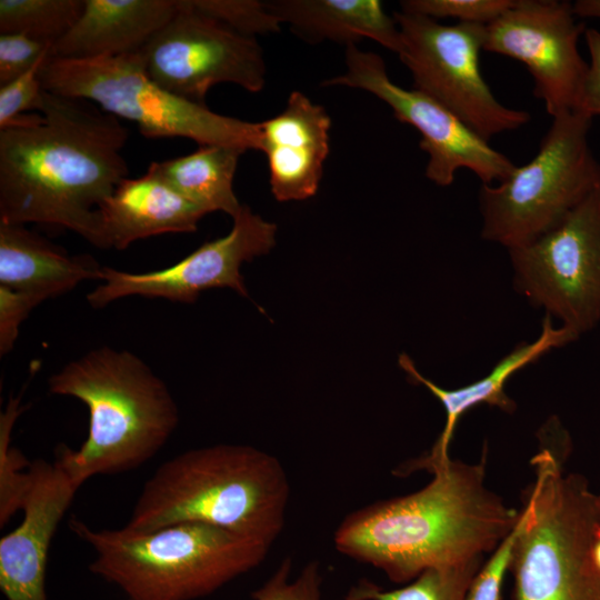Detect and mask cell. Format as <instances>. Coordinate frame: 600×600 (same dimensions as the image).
I'll return each instance as SVG.
<instances>
[{
    "label": "cell",
    "instance_id": "29",
    "mask_svg": "<svg viewBox=\"0 0 600 600\" xmlns=\"http://www.w3.org/2000/svg\"><path fill=\"white\" fill-rule=\"evenodd\" d=\"M50 56L51 49L43 53L28 71L11 82L0 86V128L29 111H40L44 92L40 81V70Z\"/></svg>",
    "mask_w": 600,
    "mask_h": 600
},
{
    "label": "cell",
    "instance_id": "9",
    "mask_svg": "<svg viewBox=\"0 0 600 600\" xmlns=\"http://www.w3.org/2000/svg\"><path fill=\"white\" fill-rule=\"evenodd\" d=\"M401 36L400 60L413 89L429 96L458 117L481 139L513 131L530 120L524 110L503 106L480 70L486 24H442L404 11L393 12Z\"/></svg>",
    "mask_w": 600,
    "mask_h": 600
},
{
    "label": "cell",
    "instance_id": "34",
    "mask_svg": "<svg viewBox=\"0 0 600 600\" xmlns=\"http://www.w3.org/2000/svg\"><path fill=\"white\" fill-rule=\"evenodd\" d=\"M573 10L578 18L600 20V0H577Z\"/></svg>",
    "mask_w": 600,
    "mask_h": 600
},
{
    "label": "cell",
    "instance_id": "3",
    "mask_svg": "<svg viewBox=\"0 0 600 600\" xmlns=\"http://www.w3.org/2000/svg\"><path fill=\"white\" fill-rule=\"evenodd\" d=\"M289 497V480L276 457L250 446L216 444L159 466L124 527L151 531L201 522L271 547L283 529Z\"/></svg>",
    "mask_w": 600,
    "mask_h": 600
},
{
    "label": "cell",
    "instance_id": "12",
    "mask_svg": "<svg viewBox=\"0 0 600 600\" xmlns=\"http://www.w3.org/2000/svg\"><path fill=\"white\" fill-rule=\"evenodd\" d=\"M346 72L324 81L364 90L388 104L401 122L421 134L427 152L424 174L433 183L448 187L459 169L472 171L482 184L503 181L516 164L470 130L458 117L417 89H404L388 76L384 61L374 52L346 47Z\"/></svg>",
    "mask_w": 600,
    "mask_h": 600
},
{
    "label": "cell",
    "instance_id": "17",
    "mask_svg": "<svg viewBox=\"0 0 600 600\" xmlns=\"http://www.w3.org/2000/svg\"><path fill=\"white\" fill-rule=\"evenodd\" d=\"M207 212L177 192L151 162L139 178H126L99 209L101 249L170 232H193Z\"/></svg>",
    "mask_w": 600,
    "mask_h": 600
},
{
    "label": "cell",
    "instance_id": "8",
    "mask_svg": "<svg viewBox=\"0 0 600 600\" xmlns=\"http://www.w3.org/2000/svg\"><path fill=\"white\" fill-rule=\"evenodd\" d=\"M592 118L579 110L552 117L536 156L497 184H481V237L508 250L559 224L600 187L589 142Z\"/></svg>",
    "mask_w": 600,
    "mask_h": 600
},
{
    "label": "cell",
    "instance_id": "23",
    "mask_svg": "<svg viewBox=\"0 0 600 600\" xmlns=\"http://www.w3.org/2000/svg\"><path fill=\"white\" fill-rule=\"evenodd\" d=\"M482 557L431 568L403 587L384 590L368 579L352 586L343 600H464Z\"/></svg>",
    "mask_w": 600,
    "mask_h": 600
},
{
    "label": "cell",
    "instance_id": "24",
    "mask_svg": "<svg viewBox=\"0 0 600 600\" xmlns=\"http://www.w3.org/2000/svg\"><path fill=\"white\" fill-rule=\"evenodd\" d=\"M84 0H1L0 33L54 43L82 12Z\"/></svg>",
    "mask_w": 600,
    "mask_h": 600
},
{
    "label": "cell",
    "instance_id": "22",
    "mask_svg": "<svg viewBox=\"0 0 600 600\" xmlns=\"http://www.w3.org/2000/svg\"><path fill=\"white\" fill-rule=\"evenodd\" d=\"M246 150L206 144L189 154L154 162L160 176L182 197L207 213L222 211L234 218L242 208L234 191L238 161Z\"/></svg>",
    "mask_w": 600,
    "mask_h": 600
},
{
    "label": "cell",
    "instance_id": "30",
    "mask_svg": "<svg viewBox=\"0 0 600 600\" xmlns=\"http://www.w3.org/2000/svg\"><path fill=\"white\" fill-rule=\"evenodd\" d=\"M519 531V519L514 528L494 549L487 563L473 577L464 600H500L502 582L509 570L513 546Z\"/></svg>",
    "mask_w": 600,
    "mask_h": 600
},
{
    "label": "cell",
    "instance_id": "11",
    "mask_svg": "<svg viewBox=\"0 0 600 600\" xmlns=\"http://www.w3.org/2000/svg\"><path fill=\"white\" fill-rule=\"evenodd\" d=\"M174 17L140 50L149 76L170 92L204 103L216 84L250 92L266 84L267 67L256 37L236 31L179 0Z\"/></svg>",
    "mask_w": 600,
    "mask_h": 600
},
{
    "label": "cell",
    "instance_id": "16",
    "mask_svg": "<svg viewBox=\"0 0 600 600\" xmlns=\"http://www.w3.org/2000/svg\"><path fill=\"white\" fill-rule=\"evenodd\" d=\"M331 119L301 91H292L284 109L260 122L261 151L276 200L301 201L314 196L329 154Z\"/></svg>",
    "mask_w": 600,
    "mask_h": 600
},
{
    "label": "cell",
    "instance_id": "18",
    "mask_svg": "<svg viewBox=\"0 0 600 600\" xmlns=\"http://www.w3.org/2000/svg\"><path fill=\"white\" fill-rule=\"evenodd\" d=\"M179 0H84L51 57L93 59L141 50L178 12Z\"/></svg>",
    "mask_w": 600,
    "mask_h": 600
},
{
    "label": "cell",
    "instance_id": "19",
    "mask_svg": "<svg viewBox=\"0 0 600 600\" xmlns=\"http://www.w3.org/2000/svg\"><path fill=\"white\" fill-rule=\"evenodd\" d=\"M570 330L564 327H556L549 316L542 320L541 332L532 342L518 344L511 352L504 356L483 378L458 389H444L422 376L416 368L412 359L401 353L399 366L407 373L409 381L424 386L443 406L446 410V424L431 451L423 457L429 460L449 459V446L452 440L456 426L460 417L473 407L486 403L497 407L506 412H513L516 403L504 391L509 379L538 361L552 349L563 347L577 340Z\"/></svg>",
    "mask_w": 600,
    "mask_h": 600
},
{
    "label": "cell",
    "instance_id": "4",
    "mask_svg": "<svg viewBox=\"0 0 600 600\" xmlns=\"http://www.w3.org/2000/svg\"><path fill=\"white\" fill-rule=\"evenodd\" d=\"M49 391L83 402L88 436L78 450L58 453L82 484L92 476L133 470L167 443L179 422L167 384L138 356L101 347L67 363L49 380Z\"/></svg>",
    "mask_w": 600,
    "mask_h": 600
},
{
    "label": "cell",
    "instance_id": "14",
    "mask_svg": "<svg viewBox=\"0 0 600 600\" xmlns=\"http://www.w3.org/2000/svg\"><path fill=\"white\" fill-rule=\"evenodd\" d=\"M277 227L242 204L230 232L208 241L177 263L156 271L132 273L103 267L101 283L87 296L99 309L128 296L191 303L212 288H231L248 297L240 267L267 254L276 244Z\"/></svg>",
    "mask_w": 600,
    "mask_h": 600
},
{
    "label": "cell",
    "instance_id": "35",
    "mask_svg": "<svg viewBox=\"0 0 600 600\" xmlns=\"http://www.w3.org/2000/svg\"><path fill=\"white\" fill-rule=\"evenodd\" d=\"M592 560L596 568L600 572V529L597 532V536L594 538V542L592 546Z\"/></svg>",
    "mask_w": 600,
    "mask_h": 600
},
{
    "label": "cell",
    "instance_id": "27",
    "mask_svg": "<svg viewBox=\"0 0 600 600\" xmlns=\"http://www.w3.org/2000/svg\"><path fill=\"white\" fill-rule=\"evenodd\" d=\"M292 559L284 558L251 594L253 600H321L322 573L318 561L307 563L291 578Z\"/></svg>",
    "mask_w": 600,
    "mask_h": 600
},
{
    "label": "cell",
    "instance_id": "25",
    "mask_svg": "<svg viewBox=\"0 0 600 600\" xmlns=\"http://www.w3.org/2000/svg\"><path fill=\"white\" fill-rule=\"evenodd\" d=\"M20 398L11 399L0 418V526L21 510L31 482V463L10 446L11 432L21 413Z\"/></svg>",
    "mask_w": 600,
    "mask_h": 600
},
{
    "label": "cell",
    "instance_id": "13",
    "mask_svg": "<svg viewBox=\"0 0 600 600\" xmlns=\"http://www.w3.org/2000/svg\"><path fill=\"white\" fill-rule=\"evenodd\" d=\"M567 0H516L486 26L484 51L523 63L547 112L577 109L589 63L579 50L586 31Z\"/></svg>",
    "mask_w": 600,
    "mask_h": 600
},
{
    "label": "cell",
    "instance_id": "7",
    "mask_svg": "<svg viewBox=\"0 0 600 600\" xmlns=\"http://www.w3.org/2000/svg\"><path fill=\"white\" fill-rule=\"evenodd\" d=\"M40 81L46 91L91 101L133 122L149 139L184 138L199 146L261 149L260 122L223 116L170 92L149 76L140 50L93 59L50 56Z\"/></svg>",
    "mask_w": 600,
    "mask_h": 600
},
{
    "label": "cell",
    "instance_id": "31",
    "mask_svg": "<svg viewBox=\"0 0 600 600\" xmlns=\"http://www.w3.org/2000/svg\"><path fill=\"white\" fill-rule=\"evenodd\" d=\"M52 43L21 33L0 34V86L28 71Z\"/></svg>",
    "mask_w": 600,
    "mask_h": 600
},
{
    "label": "cell",
    "instance_id": "10",
    "mask_svg": "<svg viewBox=\"0 0 600 600\" xmlns=\"http://www.w3.org/2000/svg\"><path fill=\"white\" fill-rule=\"evenodd\" d=\"M514 290L579 338L600 326V187L559 224L509 249Z\"/></svg>",
    "mask_w": 600,
    "mask_h": 600
},
{
    "label": "cell",
    "instance_id": "32",
    "mask_svg": "<svg viewBox=\"0 0 600 600\" xmlns=\"http://www.w3.org/2000/svg\"><path fill=\"white\" fill-rule=\"evenodd\" d=\"M42 301L29 293L0 286V354L9 353L22 321Z\"/></svg>",
    "mask_w": 600,
    "mask_h": 600
},
{
    "label": "cell",
    "instance_id": "5",
    "mask_svg": "<svg viewBox=\"0 0 600 600\" xmlns=\"http://www.w3.org/2000/svg\"><path fill=\"white\" fill-rule=\"evenodd\" d=\"M71 530L96 556L89 570L127 600H194L257 568L270 547L201 522L151 531L93 529L76 518Z\"/></svg>",
    "mask_w": 600,
    "mask_h": 600
},
{
    "label": "cell",
    "instance_id": "20",
    "mask_svg": "<svg viewBox=\"0 0 600 600\" xmlns=\"http://www.w3.org/2000/svg\"><path fill=\"white\" fill-rule=\"evenodd\" d=\"M102 268L91 256L69 254L24 224L0 222V286L43 302L84 280H100Z\"/></svg>",
    "mask_w": 600,
    "mask_h": 600
},
{
    "label": "cell",
    "instance_id": "21",
    "mask_svg": "<svg viewBox=\"0 0 600 600\" xmlns=\"http://www.w3.org/2000/svg\"><path fill=\"white\" fill-rule=\"evenodd\" d=\"M280 21L307 41L331 40L356 44L371 39L399 53L401 36L393 16L378 0H276L266 1Z\"/></svg>",
    "mask_w": 600,
    "mask_h": 600
},
{
    "label": "cell",
    "instance_id": "28",
    "mask_svg": "<svg viewBox=\"0 0 600 600\" xmlns=\"http://www.w3.org/2000/svg\"><path fill=\"white\" fill-rule=\"evenodd\" d=\"M516 0H403L401 11L432 19L453 18L458 22L489 24Z\"/></svg>",
    "mask_w": 600,
    "mask_h": 600
},
{
    "label": "cell",
    "instance_id": "2",
    "mask_svg": "<svg viewBox=\"0 0 600 600\" xmlns=\"http://www.w3.org/2000/svg\"><path fill=\"white\" fill-rule=\"evenodd\" d=\"M484 466L486 452L477 464L422 457L404 464L400 472L427 470L432 480L413 493L349 513L336 529L337 550L399 584L431 568L483 557L520 516L484 487Z\"/></svg>",
    "mask_w": 600,
    "mask_h": 600
},
{
    "label": "cell",
    "instance_id": "33",
    "mask_svg": "<svg viewBox=\"0 0 600 600\" xmlns=\"http://www.w3.org/2000/svg\"><path fill=\"white\" fill-rule=\"evenodd\" d=\"M583 38L590 61L588 62V73L576 110L593 119L600 117V31L594 28H587Z\"/></svg>",
    "mask_w": 600,
    "mask_h": 600
},
{
    "label": "cell",
    "instance_id": "6",
    "mask_svg": "<svg viewBox=\"0 0 600 600\" xmlns=\"http://www.w3.org/2000/svg\"><path fill=\"white\" fill-rule=\"evenodd\" d=\"M531 463L536 480L519 516L509 567L514 600H600V572L592 560L600 497L582 477L564 473L549 448Z\"/></svg>",
    "mask_w": 600,
    "mask_h": 600
},
{
    "label": "cell",
    "instance_id": "1",
    "mask_svg": "<svg viewBox=\"0 0 600 600\" xmlns=\"http://www.w3.org/2000/svg\"><path fill=\"white\" fill-rule=\"evenodd\" d=\"M129 131L91 101L43 92L0 128V222L69 229L101 248L99 209L129 174Z\"/></svg>",
    "mask_w": 600,
    "mask_h": 600
},
{
    "label": "cell",
    "instance_id": "26",
    "mask_svg": "<svg viewBox=\"0 0 600 600\" xmlns=\"http://www.w3.org/2000/svg\"><path fill=\"white\" fill-rule=\"evenodd\" d=\"M190 3L198 11L250 37L280 31L281 23L269 10L266 1L190 0Z\"/></svg>",
    "mask_w": 600,
    "mask_h": 600
},
{
    "label": "cell",
    "instance_id": "15",
    "mask_svg": "<svg viewBox=\"0 0 600 600\" xmlns=\"http://www.w3.org/2000/svg\"><path fill=\"white\" fill-rule=\"evenodd\" d=\"M80 486L58 452L52 463H31L22 521L0 540V588L7 600H48L50 544Z\"/></svg>",
    "mask_w": 600,
    "mask_h": 600
}]
</instances>
